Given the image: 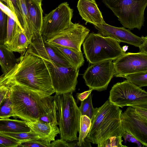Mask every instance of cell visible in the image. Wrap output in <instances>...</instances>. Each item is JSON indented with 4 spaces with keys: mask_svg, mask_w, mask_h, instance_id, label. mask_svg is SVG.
<instances>
[{
    "mask_svg": "<svg viewBox=\"0 0 147 147\" xmlns=\"http://www.w3.org/2000/svg\"><path fill=\"white\" fill-rule=\"evenodd\" d=\"M6 80L14 82L43 96H50L55 93L43 60L27 50L17 60L10 71L0 76V81Z\"/></svg>",
    "mask_w": 147,
    "mask_h": 147,
    "instance_id": "cell-1",
    "label": "cell"
},
{
    "mask_svg": "<svg viewBox=\"0 0 147 147\" xmlns=\"http://www.w3.org/2000/svg\"><path fill=\"white\" fill-rule=\"evenodd\" d=\"M8 89L15 116L28 122L38 121L52 106L54 96H44L14 82L0 81Z\"/></svg>",
    "mask_w": 147,
    "mask_h": 147,
    "instance_id": "cell-2",
    "label": "cell"
},
{
    "mask_svg": "<svg viewBox=\"0 0 147 147\" xmlns=\"http://www.w3.org/2000/svg\"><path fill=\"white\" fill-rule=\"evenodd\" d=\"M119 107L108 99L100 107L94 108L91 125L86 138L93 144L100 146L105 141L114 136L125 138L127 134L123 130Z\"/></svg>",
    "mask_w": 147,
    "mask_h": 147,
    "instance_id": "cell-3",
    "label": "cell"
},
{
    "mask_svg": "<svg viewBox=\"0 0 147 147\" xmlns=\"http://www.w3.org/2000/svg\"><path fill=\"white\" fill-rule=\"evenodd\" d=\"M54 98L61 138L67 142L78 140L81 114L72 93H56Z\"/></svg>",
    "mask_w": 147,
    "mask_h": 147,
    "instance_id": "cell-4",
    "label": "cell"
},
{
    "mask_svg": "<svg viewBox=\"0 0 147 147\" xmlns=\"http://www.w3.org/2000/svg\"><path fill=\"white\" fill-rule=\"evenodd\" d=\"M86 58L91 64L114 60L125 53L119 42L99 33L89 34L83 43Z\"/></svg>",
    "mask_w": 147,
    "mask_h": 147,
    "instance_id": "cell-5",
    "label": "cell"
},
{
    "mask_svg": "<svg viewBox=\"0 0 147 147\" xmlns=\"http://www.w3.org/2000/svg\"><path fill=\"white\" fill-rule=\"evenodd\" d=\"M123 27L140 30L145 21L144 12L147 0H102Z\"/></svg>",
    "mask_w": 147,
    "mask_h": 147,
    "instance_id": "cell-6",
    "label": "cell"
},
{
    "mask_svg": "<svg viewBox=\"0 0 147 147\" xmlns=\"http://www.w3.org/2000/svg\"><path fill=\"white\" fill-rule=\"evenodd\" d=\"M31 52L43 60L49 71L55 92L62 94L72 93L75 91L79 69L57 65L42 51L32 50Z\"/></svg>",
    "mask_w": 147,
    "mask_h": 147,
    "instance_id": "cell-7",
    "label": "cell"
},
{
    "mask_svg": "<svg viewBox=\"0 0 147 147\" xmlns=\"http://www.w3.org/2000/svg\"><path fill=\"white\" fill-rule=\"evenodd\" d=\"M109 101L119 107H147V93L127 80L114 84L110 92Z\"/></svg>",
    "mask_w": 147,
    "mask_h": 147,
    "instance_id": "cell-8",
    "label": "cell"
},
{
    "mask_svg": "<svg viewBox=\"0 0 147 147\" xmlns=\"http://www.w3.org/2000/svg\"><path fill=\"white\" fill-rule=\"evenodd\" d=\"M123 129L147 146V107H129L121 114Z\"/></svg>",
    "mask_w": 147,
    "mask_h": 147,
    "instance_id": "cell-9",
    "label": "cell"
},
{
    "mask_svg": "<svg viewBox=\"0 0 147 147\" xmlns=\"http://www.w3.org/2000/svg\"><path fill=\"white\" fill-rule=\"evenodd\" d=\"M73 12V9L65 2L45 14L40 31L42 36L47 40L69 27L72 23Z\"/></svg>",
    "mask_w": 147,
    "mask_h": 147,
    "instance_id": "cell-10",
    "label": "cell"
},
{
    "mask_svg": "<svg viewBox=\"0 0 147 147\" xmlns=\"http://www.w3.org/2000/svg\"><path fill=\"white\" fill-rule=\"evenodd\" d=\"M114 74L113 62L109 60L92 64L86 70L83 78L90 90L100 92L107 89Z\"/></svg>",
    "mask_w": 147,
    "mask_h": 147,
    "instance_id": "cell-11",
    "label": "cell"
},
{
    "mask_svg": "<svg viewBox=\"0 0 147 147\" xmlns=\"http://www.w3.org/2000/svg\"><path fill=\"white\" fill-rule=\"evenodd\" d=\"M90 30L78 23L72 22L67 28L47 41L50 43L71 48L81 52V47Z\"/></svg>",
    "mask_w": 147,
    "mask_h": 147,
    "instance_id": "cell-12",
    "label": "cell"
},
{
    "mask_svg": "<svg viewBox=\"0 0 147 147\" xmlns=\"http://www.w3.org/2000/svg\"><path fill=\"white\" fill-rule=\"evenodd\" d=\"M113 76H122L147 71V53H125L114 60Z\"/></svg>",
    "mask_w": 147,
    "mask_h": 147,
    "instance_id": "cell-13",
    "label": "cell"
},
{
    "mask_svg": "<svg viewBox=\"0 0 147 147\" xmlns=\"http://www.w3.org/2000/svg\"><path fill=\"white\" fill-rule=\"evenodd\" d=\"M93 25L100 34L113 38L119 42L127 43L139 48L147 42V36L139 37L132 33L129 29L124 27H116L106 23Z\"/></svg>",
    "mask_w": 147,
    "mask_h": 147,
    "instance_id": "cell-14",
    "label": "cell"
},
{
    "mask_svg": "<svg viewBox=\"0 0 147 147\" xmlns=\"http://www.w3.org/2000/svg\"><path fill=\"white\" fill-rule=\"evenodd\" d=\"M30 42L28 48L39 51L46 53L51 60L57 65L72 67L68 61L42 36L40 32L34 33Z\"/></svg>",
    "mask_w": 147,
    "mask_h": 147,
    "instance_id": "cell-15",
    "label": "cell"
},
{
    "mask_svg": "<svg viewBox=\"0 0 147 147\" xmlns=\"http://www.w3.org/2000/svg\"><path fill=\"white\" fill-rule=\"evenodd\" d=\"M77 7L79 14L86 23L93 25L106 23L95 0H79Z\"/></svg>",
    "mask_w": 147,
    "mask_h": 147,
    "instance_id": "cell-16",
    "label": "cell"
},
{
    "mask_svg": "<svg viewBox=\"0 0 147 147\" xmlns=\"http://www.w3.org/2000/svg\"><path fill=\"white\" fill-rule=\"evenodd\" d=\"M26 123L31 130L36 133L40 139L49 143L55 140L60 131L57 125L38 120L34 122Z\"/></svg>",
    "mask_w": 147,
    "mask_h": 147,
    "instance_id": "cell-17",
    "label": "cell"
},
{
    "mask_svg": "<svg viewBox=\"0 0 147 147\" xmlns=\"http://www.w3.org/2000/svg\"><path fill=\"white\" fill-rule=\"evenodd\" d=\"M49 43L68 61L72 67L79 69L83 65L84 60L82 51L80 52L71 48Z\"/></svg>",
    "mask_w": 147,
    "mask_h": 147,
    "instance_id": "cell-18",
    "label": "cell"
},
{
    "mask_svg": "<svg viewBox=\"0 0 147 147\" xmlns=\"http://www.w3.org/2000/svg\"><path fill=\"white\" fill-rule=\"evenodd\" d=\"M24 32L16 23L14 34L10 42L6 47L12 52H18L23 55L30 43Z\"/></svg>",
    "mask_w": 147,
    "mask_h": 147,
    "instance_id": "cell-19",
    "label": "cell"
},
{
    "mask_svg": "<svg viewBox=\"0 0 147 147\" xmlns=\"http://www.w3.org/2000/svg\"><path fill=\"white\" fill-rule=\"evenodd\" d=\"M30 131L25 121L9 118L0 119V132L19 133Z\"/></svg>",
    "mask_w": 147,
    "mask_h": 147,
    "instance_id": "cell-20",
    "label": "cell"
},
{
    "mask_svg": "<svg viewBox=\"0 0 147 147\" xmlns=\"http://www.w3.org/2000/svg\"><path fill=\"white\" fill-rule=\"evenodd\" d=\"M28 12L34 28L40 32L43 19V10L41 6L32 0H26Z\"/></svg>",
    "mask_w": 147,
    "mask_h": 147,
    "instance_id": "cell-21",
    "label": "cell"
},
{
    "mask_svg": "<svg viewBox=\"0 0 147 147\" xmlns=\"http://www.w3.org/2000/svg\"><path fill=\"white\" fill-rule=\"evenodd\" d=\"M17 60L13 52L0 43V65L3 74L7 73L12 69L16 63Z\"/></svg>",
    "mask_w": 147,
    "mask_h": 147,
    "instance_id": "cell-22",
    "label": "cell"
},
{
    "mask_svg": "<svg viewBox=\"0 0 147 147\" xmlns=\"http://www.w3.org/2000/svg\"><path fill=\"white\" fill-rule=\"evenodd\" d=\"M18 2L22 21V27L25 34L30 41L33 34L38 32L34 28L30 20L26 5V0H18Z\"/></svg>",
    "mask_w": 147,
    "mask_h": 147,
    "instance_id": "cell-23",
    "label": "cell"
},
{
    "mask_svg": "<svg viewBox=\"0 0 147 147\" xmlns=\"http://www.w3.org/2000/svg\"><path fill=\"white\" fill-rule=\"evenodd\" d=\"M91 120L87 116L82 115L80 117L79 135L77 144L78 147H90V142L86 137L90 130Z\"/></svg>",
    "mask_w": 147,
    "mask_h": 147,
    "instance_id": "cell-24",
    "label": "cell"
},
{
    "mask_svg": "<svg viewBox=\"0 0 147 147\" xmlns=\"http://www.w3.org/2000/svg\"><path fill=\"white\" fill-rule=\"evenodd\" d=\"M121 77L126 78L139 88L147 86V71L123 75Z\"/></svg>",
    "mask_w": 147,
    "mask_h": 147,
    "instance_id": "cell-25",
    "label": "cell"
},
{
    "mask_svg": "<svg viewBox=\"0 0 147 147\" xmlns=\"http://www.w3.org/2000/svg\"><path fill=\"white\" fill-rule=\"evenodd\" d=\"M15 116L9 90L6 97L0 105V119H8Z\"/></svg>",
    "mask_w": 147,
    "mask_h": 147,
    "instance_id": "cell-26",
    "label": "cell"
},
{
    "mask_svg": "<svg viewBox=\"0 0 147 147\" xmlns=\"http://www.w3.org/2000/svg\"><path fill=\"white\" fill-rule=\"evenodd\" d=\"M0 133L12 138L20 142L37 140L40 139L38 136L31 129L30 131L28 132L19 133L0 132Z\"/></svg>",
    "mask_w": 147,
    "mask_h": 147,
    "instance_id": "cell-27",
    "label": "cell"
},
{
    "mask_svg": "<svg viewBox=\"0 0 147 147\" xmlns=\"http://www.w3.org/2000/svg\"><path fill=\"white\" fill-rule=\"evenodd\" d=\"M92 95L91 93L86 99L81 101V105L79 107L81 115H86L91 120L94 112V108L92 104Z\"/></svg>",
    "mask_w": 147,
    "mask_h": 147,
    "instance_id": "cell-28",
    "label": "cell"
},
{
    "mask_svg": "<svg viewBox=\"0 0 147 147\" xmlns=\"http://www.w3.org/2000/svg\"><path fill=\"white\" fill-rule=\"evenodd\" d=\"M57 107L54 98L51 108L43 115L40 117L38 120L56 125H58L56 115Z\"/></svg>",
    "mask_w": 147,
    "mask_h": 147,
    "instance_id": "cell-29",
    "label": "cell"
},
{
    "mask_svg": "<svg viewBox=\"0 0 147 147\" xmlns=\"http://www.w3.org/2000/svg\"><path fill=\"white\" fill-rule=\"evenodd\" d=\"M122 137L114 136L110 137L103 142L99 147H125L127 146L122 144Z\"/></svg>",
    "mask_w": 147,
    "mask_h": 147,
    "instance_id": "cell-30",
    "label": "cell"
},
{
    "mask_svg": "<svg viewBox=\"0 0 147 147\" xmlns=\"http://www.w3.org/2000/svg\"><path fill=\"white\" fill-rule=\"evenodd\" d=\"M16 23L14 20L7 16L6 38L4 44L6 46L10 42L13 37Z\"/></svg>",
    "mask_w": 147,
    "mask_h": 147,
    "instance_id": "cell-31",
    "label": "cell"
},
{
    "mask_svg": "<svg viewBox=\"0 0 147 147\" xmlns=\"http://www.w3.org/2000/svg\"><path fill=\"white\" fill-rule=\"evenodd\" d=\"M50 144L40 139L20 142L18 146L50 147Z\"/></svg>",
    "mask_w": 147,
    "mask_h": 147,
    "instance_id": "cell-32",
    "label": "cell"
},
{
    "mask_svg": "<svg viewBox=\"0 0 147 147\" xmlns=\"http://www.w3.org/2000/svg\"><path fill=\"white\" fill-rule=\"evenodd\" d=\"M20 141L0 133V147H18Z\"/></svg>",
    "mask_w": 147,
    "mask_h": 147,
    "instance_id": "cell-33",
    "label": "cell"
},
{
    "mask_svg": "<svg viewBox=\"0 0 147 147\" xmlns=\"http://www.w3.org/2000/svg\"><path fill=\"white\" fill-rule=\"evenodd\" d=\"M0 9L6 15L13 19L19 27L24 32L22 26L15 13L13 12L7 6L0 1Z\"/></svg>",
    "mask_w": 147,
    "mask_h": 147,
    "instance_id": "cell-34",
    "label": "cell"
},
{
    "mask_svg": "<svg viewBox=\"0 0 147 147\" xmlns=\"http://www.w3.org/2000/svg\"><path fill=\"white\" fill-rule=\"evenodd\" d=\"M64 140L61 138L53 141L50 144V147H74L78 146L77 143H69Z\"/></svg>",
    "mask_w": 147,
    "mask_h": 147,
    "instance_id": "cell-35",
    "label": "cell"
},
{
    "mask_svg": "<svg viewBox=\"0 0 147 147\" xmlns=\"http://www.w3.org/2000/svg\"><path fill=\"white\" fill-rule=\"evenodd\" d=\"M8 91V88L5 86L0 85V105L6 97Z\"/></svg>",
    "mask_w": 147,
    "mask_h": 147,
    "instance_id": "cell-36",
    "label": "cell"
},
{
    "mask_svg": "<svg viewBox=\"0 0 147 147\" xmlns=\"http://www.w3.org/2000/svg\"><path fill=\"white\" fill-rule=\"evenodd\" d=\"M92 91V90L89 89L82 93H77L76 95L78 99L81 101L84 100L88 97Z\"/></svg>",
    "mask_w": 147,
    "mask_h": 147,
    "instance_id": "cell-37",
    "label": "cell"
},
{
    "mask_svg": "<svg viewBox=\"0 0 147 147\" xmlns=\"http://www.w3.org/2000/svg\"><path fill=\"white\" fill-rule=\"evenodd\" d=\"M37 3L40 5H41V2L42 0H32Z\"/></svg>",
    "mask_w": 147,
    "mask_h": 147,
    "instance_id": "cell-38",
    "label": "cell"
}]
</instances>
